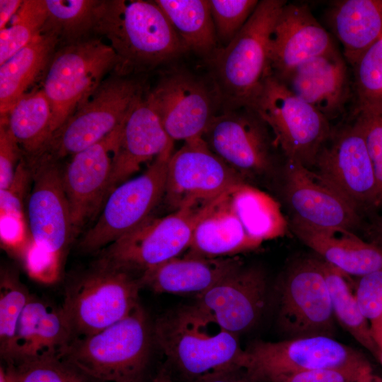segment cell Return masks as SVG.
Instances as JSON below:
<instances>
[{
  "instance_id": "obj_1",
  "label": "cell",
  "mask_w": 382,
  "mask_h": 382,
  "mask_svg": "<svg viewBox=\"0 0 382 382\" xmlns=\"http://www.w3.org/2000/svg\"><path fill=\"white\" fill-rule=\"evenodd\" d=\"M93 31L114 50L118 76L151 70L187 50L163 11L143 0L99 1Z\"/></svg>"
},
{
  "instance_id": "obj_2",
  "label": "cell",
  "mask_w": 382,
  "mask_h": 382,
  "mask_svg": "<svg viewBox=\"0 0 382 382\" xmlns=\"http://www.w3.org/2000/svg\"><path fill=\"white\" fill-rule=\"evenodd\" d=\"M152 334L176 369L194 382L216 371L242 369L245 349L237 335L222 328L195 304L158 317Z\"/></svg>"
},
{
  "instance_id": "obj_3",
  "label": "cell",
  "mask_w": 382,
  "mask_h": 382,
  "mask_svg": "<svg viewBox=\"0 0 382 382\" xmlns=\"http://www.w3.org/2000/svg\"><path fill=\"white\" fill-rule=\"evenodd\" d=\"M285 0L260 1L239 33L209 57L214 90L225 110L250 108L272 74L271 35Z\"/></svg>"
},
{
  "instance_id": "obj_4",
  "label": "cell",
  "mask_w": 382,
  "mask_h": 382,
  "mask_svg": "<svg viewBox=\"0 0 382 382\" xmlns=\"http://www.w3.org/2000/svg\"><path fill=\"white\" fill-rule=\"evenodd\" d=\"M152 337L147 316L139 303L112 325L72 340L62 359L99 382L139 381Z\"/></svg>"
},
{
  "instance_id": "obj_5",
  "label": "cell",
  "mask_w": 382,
  "mask_h": 382,
  "mask_svg": "<svg viewBox=\"0 0 382 382\" xmlns=\"http://www.w3.org/2000/svg\"><path fill=\"white\" fill-rule=\"evenodd\" d=\"M211 202L183 207L162 217L149 216L101 250L96 264L139 277L179 257L189 248L195 228Z\"/></svg>"
},
{
  "instance_id": "obj_6",
  "label": "cell",
  "mask_w": 382,
  "mask_h": 382,
  "mask_svg": "<svg viewBox=\"0 0 382 382\" xmlns=\"http://www.w3.org/2000/svg\"><path fill=\"white\" fill-rule=\"evenodd\" d=\"M139 277L95 264L66 288L61 308L72 340L100 331L125 318L139 303Z\"/></svg>"
},
{
  "instance_id": "obj_7",
  "label": "cell",
  "mask_w": 382,
  "mask_h": 382,
  "mask_svg": "<svg viewBox=\"0 0 382 382\" xmlns=\"http://www.w3.org/2000/svg\"><path fill=\"white\" fill-rule=\"evenodd\" d=\"M267 124L286 160L313 169L332 132L330 122L270 74L250 107Z\"/></svg>"
},
{
  "instance_id": "obj_8",
  "label": "cell",
  "mask_w": 382,
  "mask_h": 382,
  "mask_svg": "<svg viewBox=\"0 0 382 382\" xmlns=\"http://www.w3.org/2000/svg\"><path fill=\"white\" fill-rule=\"evenodd\" d=\"M116 61L110 45L98 38L83 39L55 53L42 85L52 108V136L96 91Z\"/></svg>"
},
{
  "instance_id": "obj_9",
  "label": "cell",
  "mask_w": 382,
  "mask_h": 382,
  "mask_svg": "<svg viewBox=\"0 0 382 382\" xmlns=\"http://www.w3.org/2000/svg\"><path fill=\"white\" fill-rule=\"evenodd\" d=\"M173 150L159 155L143 173L121 183L110 193L98 219L79 243L81 253L100 251L151 216L164 197Z\"/></svg>"
},
{
  "instance_id": "obj_10",
  "label": "cell",
  "mask_w": 382,
  "mask_h": 382,
  "mask_svg": "<svg viewBox=\"0 0 382 382\" xmlns=\"http://www.w3.org/2000/svg\"><path fill=\"white\" fill-rule=\"evenodd\" d=\"M142 93L133 79L117 76L103 81L52 134L40 155L59 161L100 141L124 122Z\"/></svg>"
},
{
  "instance_id": "obj_11",
  "label": "cell",
  "mask_w": 382,
  "mask_h": 382,
  "mask_svg": "<svg viewBox=\"0 0 382 382\" xmlns=\"http://www.w3.org/2000/svg\"><path fill=\"white\" fill-rule=\"evenodd\" d=\"M277 324L286 339L334 338L335 316L320 259L301 258L284 272L278 288Z\"/></svg>"
},
{
  "instance_id": "obj_12",
  "label": "cell",
  "mask_w": 382,
  "mask_h": 382,
  "mask_svg": "<svg viewBox=\"0 0 382 382\" xmlns=\"http://www.w3.org/2000/svg\"><path fill=\"white\" fill-rule=\"evenodd\" d=\"M367 363L366 357L353 347L332 337L315 336L255 341L245 349L242 369L252 380L267 382L284 374Z\"/></svg>"
},
{
  "instance_id": "obj_13",
  "label": "cell",
  "mask_w": 382,
  "mask_h": 382,
  "mask_svg": "<svg viewBox=\"0 0 382 382\" xmlns=\"http://www.w3.org/2000/svg\"><path fill=\"white\" fill-rule=\"evenodd\" d=\"M245 183L198 138L184 142L170 156L163 200L173 212L213 201Z\"/></svg>"
},
{
  "instance_id": "obj_14",
  "label": "cell",
  "mask_w": 382,
  "mask_h": 382,
  "mask_svg": "<svg viewBox=\"0 0 382 382\" xmlns=\"http://www.w3.org/2000/svg\"><path fill=\"white\" fill-rule=\"evenodd\" d=\"M250 108L225 110L216 115L202 139L209 148L245 180L274 168L272 134Z\"/></svg>"
},
{
  "instance_id": "obj_15",
  "label": "cell",
  "mask_w": 382,
  "mask_h": 382,
  "mask_svg": "<svg viewBox=\"0 0 382 382\" xmlns=\"http://www.w3.org/2000/svg\"><path fill=\"white\" fill-rule=\"evenodd\" d=\"M358 210L378 206L374 168L364 137L352 118L332 128L313 168Z\"/></svg>"
},
{
  "instance_id": "obj_16",
  "label": "cell",
  "mask_w": 382,
  "mask_h": 382,
  "mask_svg": "<svg viewBox=\"0 0 382 382\" xmlns=\"http://www.w3.org/2000/svg\"><path fill=\"white\" fill-rule=\"evenodd\" d=\"M33 187L28 202L33 243L61 263L74 238L58 161L40 155L28 162Z\"/></svg>"
},
{
  "instance_id": "obj_17",
  "label": "cell",
  "mask_w": 382,
  "mask_h": 382,
  "mask_svg": "<svg viewBox=\"0 0 382 382\" xmlns=\"http://www.w3.org/2000/svg\"><path fill=\"white\" fill-rule=\"evenodd\" d=\"M146 96L173 141L202 138L219 102L215 90L185 71L165 76Z\"/></svg>"
},
{
  "instance_id": "obj_18",
  "label": "cell",
  "mask_w": 382,
  "mask_h": 382,
  "mask_svg": "<svg viewBox=\"0 0 382 382\" xmlns=\"http://www.w3.org/2000/svg\"><path fill=\"white\" fill-rule=\"evenodd\" d=\"M123 123L100 141L72 156L62 168L74 236L98 214L107 198Z\"/></svg>"
},
{
  "instance_id": "obj_19",
  "label": "cell",
  "mask_w": 382,
  "mask_h": 382,
  "mask_svg": "<svg viewBox=\"0 0 382 382\" xmlns=\"http://www.w3.org/2000/svg\"><path fill=\"white\" fill-rule=\"evenodd\" d=\"M284 173V195L292 218L352 231L359 224V210L315 170L286 160Z\"/></svg>"
},
{
  "instance_id": "obj_20",
  "label": "cell",
  "mask_w": 382,
  "mask_h": 382,
  "mask_svg": "<svg viewBox=\"0 0 382 382\" xmlns=\"http://www.w3.org/2000/svg\"><path fill=\"white\" fill-rule=\"evenodd\" d=\"M267 294L264 271L242 265L197 296L195 305L222 328L238 335L257 323L265 308Z\"/></svg>"
},
{
  "instance_id": "obj_21",
  "label": "cell",
  "mask_w": 382,
  "mask_h": 382,
  "mask_svg": "<svg viewBox=\"0 0 382 382\" xmlns=\"http://www.w3.org/2000/svg\"><path fill=\"white\" fill-rule=\"evenodd\" d=\"M279 80L330 122L343 116L349 103H354L347 62L336 47L302 64Z\"/></svg>"
},
{
  "instance_id": "obj_22",
  "label": "cell",
  "mask_w": 382,
  "mask_h": 382,
  "mask_svg": "<svg viewBox=\"0 0 382 382\" xmlns=\"http://www.w3.org/2000/svg\"><path fill=\"white\" fill-rule=\"evenodd\" d=\"M335 47L330 34L307 5L286 3L271 35V73L280 79L302 64Z\"/></svg>"
},
{
  "instance_id": "obj_23",
  "label": "cell",
  "mask_w": 382,
  "mask_h": 382,
  "mask_svg": "<svg viewBox=\"0 0 382 382\" xmlns=\"http://www.w3.org/2000/svg\"><path fill=\"white\" fill-rule=\"evenodd\" d=\"M161 121L143 93L127 115L114 156L108 196L119 185L129 180L146 162L173 149Z\"/></svg>"
},
{
  "instance_id": "obj_24",
  "label": "cell",
  "mask_w": 382,
  "mask_h": 382,
  "mask_svg": "<svg viewBox=\"0 0 382 382\" xmlns=\"http://www.w3.org/2000/svg\"><path fill=\"white\" fill-rule=\"evenodd\" d=\"M71 341V333L61 306L31 296L5 361L8 364L62 359Z\"/></svg>"
},
{
  "instance_id": "obj_25",
  "label": "cell",
  "mask_w": 382,
  "mask_h": 382,
  "mask_svg": "<svg viewBox=\"0 0 382 382\" xmlns=\"http://www.w3.org/2000/svg\"><path fill=\"white\" fill-rule=\"evenodd\" d=\"M290 227L323 260L347 275L361 277L382 271V248L363 241L352 231L315 227L294 218Z\"/></svg>"
},
{
  "instance_id": "obj_26",
  "label": "cell",
  "mask_w": 382,
  "mask_h": 382,
  "mask_svg": "<svg viewBox=\"0 0 382 382\" xmlns=\"http://www.w3.org/2000/svg\"><path fill=\"white\" fill-rule=\"evenodd\" d=\"M242 265L236 256L211 258L185 255L146 271L139 279L142 288L156 293L197 296Z\"/></svg>"
},
{
  "instance_id": "obj_27",
  "label": "cell",
  "mask_w": 382,
  "mask_h": 382,
  "mask_svg": "<svg viewBox=\"0 0 382 382\" xmlns=\"http://www.w3.org/2000/svg\"><path fill=\"white\" fill-rule=\"evenodd\" d=\"M260 245L248 235L226 192L209 204L197 222L186 255L211 258L234 257Z\"/></svg>"
},
{
  "instance_id": "obj_28",
  "label": "cell",
  "mask_w": 382,
  "mask_h": 382,
  "mask_svg": "<svg viewBox=\"0 0 382 382\" xmlns=\"http://www.w3.org/2000/svg\"><path fill=\"white\" fill-rule=\"evenodd\" d=\"M328 17L351 66L382 37V0L334 1Z\"/></svg>"
},
{
  "instance_id": "obj_29",
  "label": "cell",
  "mask_w": 382,
  "mask_h": 382,
  "mask_svg": "<svg viewBox=\"0 0 382 382\" xmlns=\"http://www.w3.org/2000/svg\"><path fill=\"white\" fill-rule=\"evenodd\" d=\"M59 42L57 34L45 25L30 43L0 65L1 117L7 115L45 69Z\"/></svg>"
},
{
  "instance_id": "obj_30",
  "label": "cell",
  "mask_w": 382,
  "mask_h": 382,
  "mask_svg": "<svg viewBox=\"0 0 382 382\" xmlns=\"http://www.w3.org/2000/svg\"><path fill=\"white\" fill-rule=\"evenodd\" d=\"M1 120L28 159L39 156L52 137V108L42 88L23 95Z\"/></svg>"
},
{
  "instance_id": "obj_31",
  "label": "cell",
  "mask_w": 382,
  "mask_h": 382,
  "mask_svg": "<svg viewBox=\"0 0 382 382\" xmlns=\"http://www.w3.org/2000/svg\"><path fill=\"white\" fill-rule=\"evenodd\" d=\"M227 197L248 235L259 245L284 234L287 222L280 207L265 192L245 183L228 191Z\"/></svg>"
},
{
  "instance_id": "obj_32",
  "label": "cell",
  "mask_w": 382,
  "mask_h": 382,
  "mask_svg": "<svg viewBox=\"0 0 382 382\" xmlns=\"http://www.w3.org/2000/svg\"><path fill=\"white\" fill-rule=\"evenodd\" d=\"M187 47L209 57L218 48V39L209 0H156Z\"/></svg>"
},
{
  "instance_id": "obj_33",
  "label": "cell",
  "mask_w": 382,
  "mask_h": 382,
  "mask_svg": "<svg viewBox=\"0 0 382 382\" xmlns=\"http://www.w3.org/2000/svg\"><path fill=\"white\" fill-rule=\"evenodd\" d=\"M331 298L335 319L363 347L378 359L379 350L373 338L370 324L362 314L347 274L320 259Z\"/></svg>"
},
{
  "instance_id": "obj_34",
  "label": "cell",
  "mask_w": 382,
  "mask_h": 382,
  "mask_svg": "<svg viewBox=\"0 0 382 382\" xmlns=\"http://www.w3.org/2000/svg\"><path fill=\"white\" fill-rule=\"evenodd\" d=\"M47 10L45 26L54 30L59 40L71 44L93 30L94 14L99 1L45 0Z\"/></svg>"
},
{
  "instance_id": "obj_35",
  "label": "cell",
  "mask_w": 382,
  "mask_h": 382,
  "mask_svg": "<svg viewBox=\"0 0 382 382\" xmlns=\"http://www.w3.org/2000/svg\"><path fill=\"white\" fill-rule=\"evenodd\" d=\"M47 21L45 0H25L9 26L0 30V65L30 43Z\"/></svg>"
},
{
  "instance_id": "obj_36",
  "label": "cell",
  "mask_w": 382,
  "mask_h": 382,
  "mask_svg": "<svg viewBox=\"0 0 382 382\" xmlns=\"http://www.w3.org/2000/svg\"><path fill=\"white\" fill-rule=\"evenodd\" d=\"M25 286L13 272H1L0 280V355L8 358L23 311L30 299Z\"/></svg>"
},
{
  "instance_id": "obj_37",
  "label": "cell",
  "mask_w": 382,
  "mask_h": 382,
  "mask_svg": "<svg viewBox=\"0 0 382 382\" xmlns=\"http://www.w3.org/2000/svg\"><path fill=\"white\" fill-rule=\"evenodd\" d=\"M352 68L353 107L382 108V37Z\"/></svg>"
},
{
  "instance_id": "obj_38",
  "label": "cell",
  "mask_w": 382,
  "mask_h": 382,
  "mask_svg": "<svg viewBox=\"0 0 382 382\" xmlns=\"http://www.w3.org/2000/svg\"><path fill=\"white\" fill-rule=\"evenodd\" d=\"M4 368L7 382H99L62 359H42Z\"/></svg>"
},
{
  "instance_id": "obj_39",
  "label": "cell",
  "mask_w": 382,
  "mask_h": 382,
  "mask_svg": "<svg viewBox=\"0 0 382 382\" xmlns=\"http://www.w3.org/2000/svg\"><path fill=\"white\" fill-rule=\"evenodd\" d=\"M218 41L226 45L246 23L259 1L209 0Z\"/></svg>"
},
{
  "instance_id": "obj_40",
  "label": "cell",
  "mask_w": 382,
  "mask_h": 382,
  "mask_svg": "<svg viewBox=\"0 0 382 382\" xmlns=\"http://www.w3.org/2000/svg\"><path fill=\"white\" fill-rule=\"evenodd\" d=\"M351 117L359 127L372 161L382 204V108L353 107Z\"/></svg>"
},
{
  "instance_id": "obj_41",
  "label": "cell",
  "mask_w": 382,
  "mask_h": 382,
  "mask_svg": "<svg viewBox=\"0 0 382 382\" xmlns=\"http://www.w3.org/2000/svg\"><path fill=\"white\" fill-rule=\"evenodd\" d=\"M372 373V367L370 363H367L284 374L270 378L267 382H358Z\"/></svg>"
},
{
  "instance_id": "obj_42",
  "label": "cell",
  "mask_w": 382,
  "mask_h": 382,
  "mask_svg": "<svg viewBox=\"0 0 382 382\" xmlns=\"http://www.w3.org/2000/svg\"><path fill=\"white\" fill-rule=\"evenodd\" d=\"M31 180L30 166L22 158L11 185L4 190H0L1 219L21 218L23 197Z\"/></svg>"
},
{
  "instance_id": "obj_43",
  "label": "cell",
  "mask_w": 382,
  "mask_h": 382,
  "mask_svg": "<svg viewBox=\"0 0 382 382\" xmlns=\"http://www.w3.org/2000/svg\"><path fill=\"white\" fill-rule=\"evenodd\" d=\"M355 296L362 314L370 325L382 320V271L361 277Z\"/></svg>"
},
{
  "instance_id": "obj_44",
  "label": "cell",
  "mask_w": 382,
  "mask_h": 382,
  "mask_svg": "<svg viewBox=\"0 0 382 382\" xmlns=\"http://www.w3.org/2000/svg\"><path fill=\"white\" fill-rule=\"evenodd\" d=\"M22 151L9 132L6 122L0 125V190L7 188L12 183L22 158Z\"/></svg>"
},
{
  "instance_id": "obj_45",
  "label": "cell",
  "mask_w": 382,
  "mask_h": 382,
  "mask_svg": "<svg viewBox=\"0 0 382 382\" xmlns=\"http://www.w3.org/2000/svg\"><path fill=\"white\" fill-rule=\"evenodd\" d=\"M26 267L30 276L42 283H52L59 274L61 263L33 243L25 250Z\"/></svg>"
},
{
  "instance_id": "obj_46",
  "label": "cell",
  "mask_w": 382,
  "mask_h": 382,
  "mask_svg": "<svg viewBox=\"0 0 382 382\" xmlns=\"http://www.w3.org/2000/svg\"><path fill=\"white\" fill-rule=\"evenodd\" d=\"M196 382H257L250 378L241 369H231L206 375Z\"/></svg>"
},
{
  "instance_id": "obj_47",
  "label": "cell",
  "mask_w": 382,
  "mask_h": 382,
  "mask_svg": "<svg viewBox=\"0 0 382 382\" xmlns=\"http://www.w3.org/2000/svg\"><path fill=\"white\" fill-rule=\"evenodd\" d=\"M21 0L0 1V30L6 28V25L20 8Z\"/></svg>"
},
{
  "instance_id": "obj_48",
  "label": "cell",
  "mask_w": 382,
  "mask_h": 382,
  "mask_svg": "<svg viewBox=\"0 0 382 382\" xmlns=\"http://www.w3.org/2000/svg\"><path fill=\"white\" fill-rule=\"evenodd\" d=\"M152 382H173L169 374L164 369L161 370L152 380Z\"/></svg>"
},
{
  "instance_id": "obj_49",
  "label": "cell",
  "mask_w": 382,
  "mask_h": 382,
  "mask_svg": "<svg viewBox=\"0 0 382 382\" xmlns=\"http://www.w3.org/2000/svg\"><path fill=\"white\" fill-rule=\"evenodd\" d=\"M358 382H382V378L372 373Z\"/></svg>"
},
{
  "instance_id": "obj_50",
  "label": "cell",
  "mask_w": 382,
  "mask_h": 382,
  "mask_svg": "<svg viewBox=\"0 0 382 382\" xmlns=\"http://www.w3.org/2000/svg\"><path fill=\"white\" fill-rule=\"evenodd\" d=\"M0 382H7L4 366L0 368Z\"/></svg>"
},
{
  "instance_id": "obj_51",
  "label": "cell",
  "mask_w": 382,
  "mask_h": 382,
  "mask_svg": "<svg viewBox=\"0 0 382 382\" xmlns=\"http://www.w3.org/2000/svg\"><path fill=\"white\" fill-rule=\"evenodd\" d=\"M377 231H378L379 238L382 242V219H381V221L378 224Z\"/></svg>"
},
{
  "instance_id": "obj_52",
  "label": "cell",
  "mask_w": 382,
  "mask_h": 382,
  "mask_svg": "<svg viewBox=\"0 0 382 382\" xmlns=\"http://www.w3.org/2000/svg\"><path fill=\"white\" fill-rule=\"evenodd\" d=\"M378 350H379V354H378V360L382 365V346L378 348Z\"/></svg>"
},
{
  "instance_id": "obj_53",
  "label": "cell",
  "mask_w": 382,
  "mask_h": 382,
  "mask_svg": "<svg viewBox=\"0 0 382 382\" xmlns=\"http://www.w3.org/2000/svg\"><path fill=\"white\" fill-rule=\"evenodd\" d=\"M134 382H139V381H134Z\"/></svg>"
}]
</instances>
